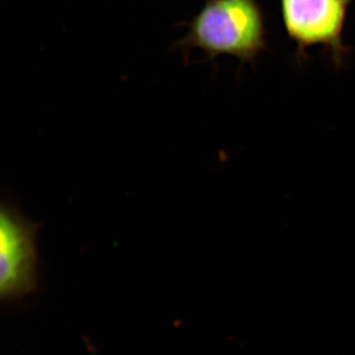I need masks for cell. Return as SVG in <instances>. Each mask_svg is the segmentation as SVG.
<instances>
[{
	"label": "cell",
	"mask_w": 355,
	"mask_h": 355,
	"mask_svg": "<svg viewBox=\"0 0 355 355\" xmlns=\"http://www.w3.org/2000/svg\"><path fill=\"white\" fill-rule=\"evenodd\" d=\"M266 18L257 0H205L178 46L198 49L209 58L231 55L253 62L266 46Z\"/></svg>",
	"instance_id": "1"
},
{
	"label": "cell",
	"mask_w": 355,
	"mask_h": 355,
	"mask_svg": "<svg viewBox=\"0 0 355 355\" xmlns=\"http://www.w3.org/2000/svg\"><path fill=\"white\" fill-rule=\"evenodd\" d=\"M37 226L2 205L0 212V295L19 300L37 287Z\"/></svg>",
	"instance_id": "2"
},
{
	"label": "cell",
	"mask_w": 355,
	"mask_h": 355,
	"mask_svg": "<svg viewBox=\"0 0 355 355\" xmlns=\"http://www.w3.org/2000/svg\"><path fill=\"white\" fill-rule=\"evenodd\" d=\"M354 0H280L286 33L299 53L313 46H324L340 60L347 48L343 29L349 4Z\"/></svg>",
	"instance_id": "3"
}]
</instances>
